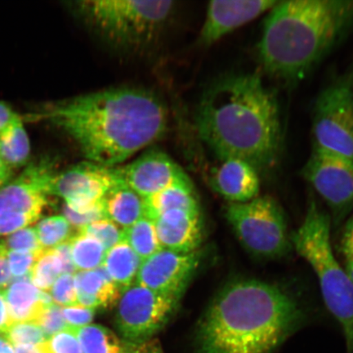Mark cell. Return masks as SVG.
I'll return each instance as SVG.
<instances>
[{"label":"cell","mask_w":353,"mask_h":353,"mask_svg":"<svg viewBox=\"0 0 353 353\" xmlns=\"http://www.w3.org/2000/svg\"><path fill=\"white\" fill-rule=\"evenodd\" d=\"M123 181L121 168L86 161L57 174L51 196L63 198L69 209L77 214H85Z\"/></svg>","instance_id":"7c38bea8"},{"label":"cell","mask_w":353,"mask_h":353,"mask_svg":"<svg viewBox=\"0 0 353 353\" xmlns=\"http://www.w3.org/2000/svg\"><path fill=\"white\" fill-rule=\"evenodd\" d=\"M339 250L345 260L353 258V214L343 228Z\"/></svg>","instance_id":"f35d334b"},{"label":"cell","mask_w":353,"mask_h":353,"mask_svg":"<svg viewBox=\"0 0 353 353\" xmlns=\"http://www.w3.org/2000/svg\"><path fill=\"white\" fill-rule=\"evenodd\" d=\"M60 306L55 303L50 304L44 309L41 319H39L37 324L41 326L44 334L48 339H50L57 333L65 330H68V325L64 319L63 311Z\"/></svg>","instance_id":"836d02e7"},{"label":"cell","mask_w":353,"mask_h":353,"mask_svg":"<svg viewBox=\"0 0 353 353\" xmlns=\"http://www.w3.org/2000/svg\"><path fill=\"white\" fill-rule=\"evenodd\" d=\"M15 353H46L42 344L41 345H25L15 347Z\"/></svg>","instance_id":"ee69618b"},{"label":"cell","mask_w":353,"mask_h":353,"mask_svg":"<svg viewBox=\"0 0 353 353\" xmlns=\"http://www.w3.org/2000/svg\"><path fill=\"white\" fill-rule=\"evenodd\" d=\"M54 250L57 254H59L61 263H63V272L69 273V274H76L77 272L72 261L69 241L57 246Z\"/></svg>","instance_id":"60d3db41"},{"label":"cell","mask_w":353,"mask_h":353,"mask_svg":"<svg viewBox=\"0 0 353 353\" xmlns=\"http://www.w3.org/2000/svg\"><path fill=\"white\" fill-rule=\"evenodd\" d=\"M65 132L88 161L116 167L164 135L168 112L154 92L110 88L44 105L33 116Z\"/></svg>","instance_id":"6da1fadb"},{"label":"cell","mask_w":353,"mask_h":353,"mask_svg":"<svg viewBox=\"0 0 353 353\" xmlns=\"http://www.w3.org/2000/svg\"><path fill=\"white\" fill-rule=\"evenodd\" d=\"M19 117L20 114L17 113L10 105L6 101H0V132Z\"/></svg>","instance_id":"b9f144b4"},{"label":"cell","mask_w":353,"mask_h":353,"mask_svg":"<svg viewBox=\"0 0 353 353\" xmlns=\"http://www.w3.org/2000/svg\"><path fill=\"white\" fill-rule=\"evenodd\" d=\"M179 300L136 282L123 290L114 316L123 341L139 343L152 339L174 315Z\"/></svg>","instance_id":"30bf717a"},{"label":"cell","mask_w":353,"mask_h":353,"mask_svg":"<svg viewBox=\"0 0 353 353\" xmlns=\"http://www.w3.org/2000/svg\"><path fill=\"white\" fill-rule=\"evenodd\" d=\"M331 228L329 214L311 200L290 239L293 249L316 273L325 306L343 330L347 353H353V283L334 254Z\"/></svg>","instance_id":"5b68a950"},{"label":"cell","mask_w":353,"mask_h":353,"mask_svg":"<svg viewBox=\"0 0 353 353\" xmlns=\"http://www.w3.org/2000/svg\"><path fill=\"white\" fill-rule=\"evenodd\" d=\"M78 232L95 238L107 251L123 241V231L116 223L108 219L96 221L81 228Z\"/></svg>","instance_id":"f546056e"},{"label":"cell","mask_w":353,"mask_h":353,"mask_svg":"<svg viewBox=\"0 0 353 353\" xmlns=\"http://www.w3.org/2000/svg\"><path fill=\"white\" fill-rule=\"evenodd\" d=\"M72 10L88 28L114 46L137 50L156 41L174 14L173 1L83 0Z\"/></svg>","instance_id":"8992f818"},{"label":"cell","mask_w":353,"mask_h":353,"mask_svg":"<svg viewBox=\"0 0 353 353\" xmlns=\"http://www.w3.org/2000/svg\"><path fill=\"white\" fill-rule=\"evenodd\" d=\"M277 0H215L206 8L198 41L203 46L217 43L234 30L272 10Z\"/></svg>","instance_id":"9a60e30c"},{"label":"cell","mask_w":353,"mask_h":353,"mask_svg":"<svg viewBox=\"0 0 353 353\" xmlns=\"http://www.w3.org/2000/svg\"><path fill=\"white\" fill-rule=\"evenodd\" d=\"M41 253L8 251V263H10L12 276H14L17 280L29 278L30 272Z\"/></svg>","instance_id":"e575fe53"},{"label":"cell","mask_w":353,"mask_h":353,"mask_svg":"<svg viewBox=\"0 0 353 353\" xmlns=\"http://www.w3.org/2000/svg\"><path fill=\"white\" fill-rule=\"evenodd\" d=\"M145 217L154 220L170 210L201 211L195 189L187 179L145 198Z\"/></svg>","instance_id":"44dd1931"},{"label":"cell","mask_w":353,"mask_h":353,"mask_svg":"<svg viewBox=\"0 0 353 353\" xmlns=\"http://www.w3.org/2000/svg\"><path fill=\"white\" fill-rule=\"evenodd\" d=\"M143 261L125 241L105 253L103 267L120 290H125L136 281Z\"/></svg>","instance_id":"7402d4cb"},{"label":"cell","mask_w":353,"mask_h":353,"mask_svg":"<svg viewBox=\"0 0 353 353\" xmlns=\"http://www.w3.org/2000/svg\"><path fill=\"white\" fill-rule=\"evenodd\" d=\"M11 325L6 294H4V290H0V335L6 334Z\"/></svg>","instance_id":"7bdbcfd3"},{"label":"cell","mask_w":353,"mask_h":353,"mask_svg":"<svg viewBox=\"0 0 353 353\" xmlns=\"http://www.w3.org/2000/svg\"><path fill=\"white\" fill-rule=\"evenodd\" d=\"M201 260L199 250L182 254L161 249L143 261L135 282L156 292L180 299Z\"/></svg>","instance_id":"4fadbf2b"},{"label":"cell","mask_w":353,"mask_h":353,"mask_svg":"<svg viewBox=\"0 0 353 353\" xmlns=\"http://www.w3.org/2000/svg\"><path fill=\"white\" fill-rule=\"evenodd\" d=\"M0 353H15V347L0 335Z\"/></svg>","instance_id":"f6af8a7d"},{"label":"cell","mask_w":353,"mask_h":353,"mask_svg":"<svg viewBox=\"0 0 353 353\" xmlns=\"http://www.w3.org/2000/svg\"><path fill=\"white\" fill-rule=\"evenodd\" d=\"M69 245L77 272L94 270L103 265L107 250L95 238L78 232L70 238Z\"/></svg>","instance_id":"cb8c5ba5"},{"label":"cell","mask_w":353,"mask_h":353,"mask_svg":"<svg viewBox=\"0 0 353 353\" xmlns=\"http://www.w3.org/2000/svg\"><path fill=\"white\" fill-rule=\"evenodd\" d=\"M123 241L130 245L142 261L161 250L153 220L147 217L141 219L123 230Z\"/></svg>","instance_id":"484cf974"},{"label":"cell","mask_w":353,"mask_h":353,"mask_svg":"<svg viewBox=\"0 0 353 353\" xmlns=\"http://www.w3.org/2000/svg\"><path fill=\"white\" fill-rule=\"evenodd\" d=\"M66 324L70 328L78 329L91 324L94 319V309L81 305L69 306L61 308Z\"/></svg>","instance_id":"8d00e7d4"},{"label":"cell","mask_w":353,"mask_h":353,"mask_svg":"<svg viewBox=\"0 0 353 353\" xmlns=\"http://www.w3.org/2000/svg\"><path fill=\"white\" fill-rule=\"evenodd\" d=\"M52 301L60 307L77 305V292L74 274L63 273L50 290Z\"/></svg>","instance_id":"1f68e13d"},{"label":"cell","mask_w":353,"mask_h":353,"mask_svg":"<svg viewBox=\"0 0 353 353\" xmlns=\"http://www.w3.org/2000/svg\"><path fill=\"white\" fill-rule=\"evenodd\" d=\"M212 170L210 184L228 203H245L259 196L260 175L248 163L239 159L219 161Z\"/></svg>","instance_id":"e0dca14e"},{"label":"cell","mask_w":353,"mask_h":353,"mask_svg":"<svg viewBox=\"0 0 353 353\" xmlns=\"http://www.w3.org/2000/svg\"><path fill=\"white\" fill-rule=\"evenodd\" d=\"M4 294L12 325L23 322L37 324L44 309L54 303L50 294L37 289L26 279L12 283L4 290Z\"/></svg>","instance_id":"ac0fdd59"},{"label":"cell","mask_w":353,"mask_h":353,"mask_svg":"<svg viewBox=\"0 0 353 353\" xmlns=\"http://www.w3.org/2000/svg\"><path fill=\"white\" fill-rule=\"evenodd\" d=\"M344 270H345L347 276H350V280L353 283V258L346 259L345 268H344Z\"/></svg>","instance_id":"bcb514c9"},{"label":"cell","mask_w":353,"mask_h":353,"mask_svg":"<svg viewBox=\"0 0 353 353\" xmlns=\"http://www.w3.org/2000/svg\"><path fill=\"white\" fill-rule=\"evenodd\" d=\"M64 217L68 221L70 226L76 228L79 230L92 223L101 219H107L103 210L101 201L91 210L85 214H77L68 208L65 205L63 207Z\"/></svg>","instance_id":"d590c367"},{"label":"cell","mask_w":353,"mask_h":353,"mask_svg":"<svg viewBox=\"0 0 353 353\" xmlns=\"http://www.w3.org/2000/svg\"><path fill=\"white\" fill-rule=\"evenodd\" d=\"M79 305L92 309L107 308L118 303L121 291L103 267L74 274Z\"/></svg>","instance_id":"d6986e66"},{"label":"cell","mask_w":353,"mask_h":353,"mask_svg":"<svg viewBox=\"0 0 353 353\" xmlns=\"http://www.w3.org/2000/svg\"><path fill=\"white\" fill-rule=\"evenodd\" d=\"M3 336L14 347L37 346L47 341L41 326L34 322L12 324Z\"/></svg>","instance_id":"f1b7e54d"},{"label":"cell","mask_w":353,"mask_h":353,"mask_svg":"<svg viewBox=\"0 0 353 353\" xmlns=\"http://www.w3.org/2000/svg\"><path fill=\"white\" fill-rule=\"evenodd\" d=\"M161 249L195 252L203 240L201 211L170 210L153 221Z\"/></svg>","instance_id":"2e32d148"},{"label":"cell","mask_w":353,"mask_h":353,"mask_svg":"<svg viewBox=\"0 0 353 353\" xmlns=\"http://www.w3.org/2000/svg\"><path fill=\"white\" fill-rule=\"evenodd\" d=\"M121 172L127 186L143 199L189 179L169 154L157 148L147 150L130 164L122 167Z\"/></svg>","instance_id":"5bb4252c"},{"label":"cell","mask_w":353,"mask_h":353,"mask_svg":"<svg viewBox=\"0 0 353 353\" xmlns=\"http://www.w3.org/2000/svg\"><path fill=\"white\" fill-rule=\"evenodd\" d=\"M199 136L219 161L239 159L259 175L274 170L283 145L280 105L260 74H225L203 94L196 114Z\"/></svg>","instance_id":"7a4b0ae2"},{"label":"cell","mask_w":353,"mask_h":353,"mask_svg":"<svg viewBox=\"0 0 353 353\" xmlns=\"http://www.w3.org/2000/svg\"><path fill=\"white\" fill-rule=\"evenodd\" d=\"M105 218L125 230L145 217L144 199L127 186L125 181L114 186L101 199Z\"/></svg>","instance_id":"ffe728a7"},{"label":"cell","mask_w":353,"mask_h":353,"mask_svg":"<svg viewBox=\"0 0 353 353\" xmlns=\"http://www.w3.org/2000/svg\"><path fill=\"white\" fill-rule=\"evenodd\" d=\"M121 353H164L157 339H149L139 343L123 341Z\"/></svg>","instance_id":"74e56055"},{"label":"cell","mask_w":353,"mask_h":353,"mask_svg":"<svg viewBox=\"0 0 353 353\" xmlns=\"http://www.w3.org/2000/svg\"><path fill=\"white\" fill-rule=\"evenodd\" d=\"M57 173L48 158L29 162L20 175L0 188V236L28 228L41 217Z\"/></svg>","instance_id":"9c48e42d"},{"label":"cell","mask_w":353,"mask_h":353,"mask_svg":"<svg viewBox=\"0 0 353 353\" xmlns=\"http://www.w3.org/2000/svg\"><path fill=\"white\" fill-rule=\"evenodd\" d=\"M312 147L353 161V65L322 88L314 103Z\"/></svg>","instance_id":"ba28073f"},{"label":"cell","mask_w":353,"mask_h":353,"mask_svg":"<svg viewBox=\"0 0 353 353\" xmlns=\"http://www.w3.org/2000/svg\"><path fill=\"white\" fill-rule=\"evenodd\" d=\"M74 330L83 353H121L123 341L103 325L90 324Z\"/></svg>","instance_id":"d4e9b609"},{"label":"cell","mask_w":353,"mask_h":353,"mask_svg":"<svg viewBox=\"0 0 353 353\" xmlns=\"http://www.w3.org/2000/svg\"><path fill=\"white\" fill-rule=\"evenodd\" d=\"M307 319L301 299L286 286L239 278L225 285L197 330L201 353H272Z\"/></svg>","instance_id":"3957f363"},{"label":"cell","mask_w":353,"mask_h":353,"mask_svg":"<svg viewBox=\"0 0 353 353\" xmlns=\"http://www.w3.org/2000/svg\"><path fill=\"white\" fill-rule=\"evenodd\" d=\"M302 175L328 205L331 223L339 226L353 209V161L312 147Z\"/></svg>","instance_id":"8fae6325"},{"label":"cell","mask_w":353,"mask_h":353,"mask_svg":"<svg viewBox=\"0 0 353 353\" xmlns=\"http://www.w3.org/2000/svg\"><path fill=\"white\" fill-rule=\"evenodd\" d=\"M224 215L248 254L260 260H276L293 249L286 215L274 198L259 196L245 203H228Z\"/></svg>","instance_id":"52a82bcc"},{"label":"cell","mask_w":353,"mask_h":353,"mask_svg":"<svg viewBox=\"0 0 353 353\" xmlns=\"http://www.w3.org/2000/svg\"><path fill=\"white\" fill-rule=\"evenodd\" d=\"M353 30V0L279 1L268 12L257 46L268 76L293 85Z\"/></svg>","instance_id":"277c9868"},{"label":"cell","mask_w":353,"mask_h":353,"mask_svg":"<svg viewBox=\"0 0 353 353\" xmlns=\"http://www.w3.org/2000/svg\"><path fill=\"white\" fill-rule=\"evenodd\" d=\"M30 152L28 132L20 116L0 132V159L12 170L28 164Z\"/></svg>","instance_id":"603a6c76"},{"label":"cell","mask_w":353,"mask_h":353,"mask_svg":"<svg viewBox=\"0 0 353 353\" xmlns=\"http://www.w3.org/2000/svg\"><path fill=\"white\" fill-rule=\"evenodd\" d=\"M3 241L8 251L37 254L43 251L35 228H32L28 227L13 232Z\"/></svg>","instance_id":"4dcf8cb0"},{"label":"cell","mask_w":353,"mask_h":353,"mask_svg":"<svg viewBox=\"0 0 353 353\" xmlns=\"http://www.w3.org/2000/svg\"><path fill=\"white\" fill-rule=\"evenodd\" d=\"M8 253V250L4 245L3 241H0V290H3L8 288L12 280Z\"/></svg>","instance_id":"ab89813d"},{"label":"cell","mask_w":353,"mask_h":353,"mask_svg":"<svg viewBox=\"0 0 353 353\" xmlns=\"http://www.w3.org/2000/svg\"><path fill=\"white\" fill-rule=\"evenodd\" d=\"M63 273V263L56 250H43L30 271L29 279L37 289L48 293Z\"/></svg>","instance_id":"4316f807"},{"label":"cell","mask_w":353,"mask_h":353,"mask_svg":"<svg viewBox=\"0 0 353 353\" xmlns=\"http://www.w3.org/2000/svg\"><path fill=\"white\" fill-rule=\"evenodd\" d=\"M35 232L43 250H54L72 237V227L64 216H52L43 219Z\"/></svg>","instance_id":"83f0119b"},{"label":"cell","mask_w":353,"mask_h":353,"mask_svg":"<svg viewBox=\"0 0 353 353\" xmlns=\"http://www.w3.org/2000/svg\"><path fill=\"white\" fill-rule=\"evenodd\" d=\"M42 346L46 353H83L73 328L52 335Z\"/></svg>","instance_id":"d6a6232c"}]
</instances>
